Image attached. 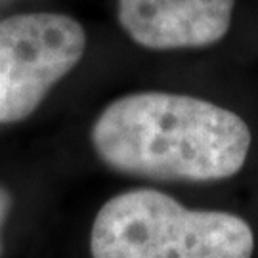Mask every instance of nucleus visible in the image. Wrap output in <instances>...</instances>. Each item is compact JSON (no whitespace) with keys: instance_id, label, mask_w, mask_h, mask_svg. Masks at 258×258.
<instances>
[{"instance_id":"39448f33","label":"nucleus","mask_w":258,"mask_h":258,"mask_svg":"<svg viewBox=\"0 0 258 258\" xmlns=\"http://www.w3.org/2000/svg\"><path fill=\"white\" fill-rule=\"evenodd\" d=\"M10 209H12V195L0 185V231H2V226L8 218ZM0 252H2V239H0Z\"/></svg>"},{"instance_id":"f257e3e1","label":"nucleus","mask_w":258,"mask_h":258,"mask_svg":"<svg viewBox=\"0 0 258 258\" xmlns=\"http://www.w3.org/2000/svg\"><path fill=\"white\" fill-rule=\"evenodd\" d=\"M92 146L111 168L153 180L214 182L237 174L250 130L233 111L194 96L140 92L109 103Z\"/></svg>"},{"instance_id":"f03ea898","label":"nucleus","mask_w":258,"mask_h":258,"mask_svg":"<svg viewBox=\"0 0 258 258\" xmlns=\"http://www.w3.org/2000/svg\"><path fill=\"white\" fill-rule=\"evenodd\" d=\"M94 258H252L247 222L220 211H189L157 189L109 199L92 226Z\"/></svg>"},{"instance_id":"20e7f679","label":"nucleus","mask_w":258,"mask_h":258,"mask_svg":"<svg viewBox=\"0 0 258 258\" xmlns=\"http://www.w3.org/2000/svg\"><path fill=\"white\" fill-rule=\"evenodd\" d=\"M235 0H119V23L149 50L203 48L230 31Z\"/></svg>"},{"instance_id":"7ed1b4c3","label":"nucleus","mask_w":258,"mask_h":258,"mask_svg":"<svg viewBox=\"0 0 258 258\" xmlns=\"http://www.w3.org/2000/svg\"><path fill=\"white\" fill-rule=\"evenodd\" d=\"M86 33L63 14H19L0 21V122L29 117L81 61Z\"/></svg>"}]
</instances>
